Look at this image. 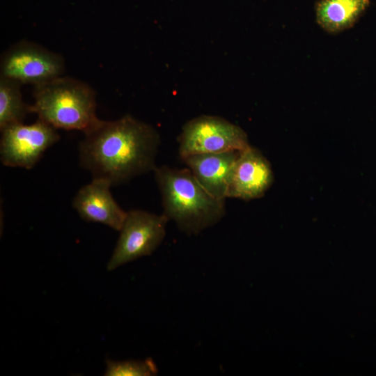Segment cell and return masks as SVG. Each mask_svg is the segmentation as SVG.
Here are the masks:
<instances>
[{
  "instance_id": "cell-1",
  "label": "cell",
  "mask_w": 376,
  "mask_h": 376,
  "mask_svg": "<svg viewBox=\"0 0 376 376\" xmlns=\"http://www.w3.org/2000/svg\"><path fill=\"white\" fill-rule=\"evenodd\" d=\"M84 133L79 162L93 178L118 185L157 167L159 133L130 115L110 121L98 119Z\"/></svg>"
},
{
  "instance_id": "cell-10",
  "label": "cell",
  "mask_w": 376,
  "mask_h": 376,
  "mask_svg": "<svg viewBox=\"0 0 376 376\" xmlns=\"http://www.w3.org/2000/svg\"><path fill=\"white\" fill-rule=\"evenodd\" d=\"M240 152L231 150L196 154L182 159L209 194L225 201L232 171Z\"/></svg>"
},
{
  "instance_id": "cell-7",
  "label": "cell",
  "mask_w": 376,
  "mask_h": 376,
  "mask_svg": "<svg viewBox=\"0 0 376 376\" xmlns=\"http://www.w3.org/2000/svg\"><path fill=\"white\" fill-rule=\"evenodd\" d=\"M56 130L40 118L30 125L17 123L1 130V163L7 166L31 169L45 151L60 139Z\"/></svg>"
},
{
  "instance_id": "cell-8",
  "label": "cell",
  "mask_w": 376,
  "mask_h": 376,
  "mask_svg": "<svg viewBox=\"0 0 376 376\" xmlns=\"http://www.w3.org/2000/svg\"><path fill=\"white\" fill-rule=\"evenodd\" d=\"M274 181L268 160L251 147L240 151L230 178L227 198L251 200L262 197Z\"/></svg>"
},
{
  "instance_id": "cell-2",
  "label": "cell",
  "mask_w": 376,
  "mask_h": 376,
  "mask_svg": "<svg viewBox=\"0 0 376 376\" xmlns=\"http://www.w3.org/2000/svg\"><path fill=\"white\" fill-rule=\"evenodd\" d=\"M163 214L187 234H198L218 223L226 214L225 201L209 194L189 169L156 167Z\"/></svg>"
},
{
  "instance_id": "cell-11",
  "label": "cell",
  "mask_w": 376,
  "mask_h": 376,
  "mask_svg": "<svg viewBox=\"0 0 376 376\" xmlns=\"http://www.w3.org/2000/svg\"><path fill=\"white\" fill-rule=\"evenodd\" d=\"M370 3V0H319L315 6L318 25L330 33L351 28Z\"/></svg>"
},
{
  "instance_id": "cell-9",
  "label": "cell",
  "mask_w": 376,
  "mask_h": 376,
  "mask_svg": "<svg viewBox=\"0 0 376 376\" xmlns=\"http://www.w3.org/2000/svg\"><path fill=\"white\" fill-rule=\"evenodd\" d=\"M111 184L106 180L93 178L82 187L73 199L72 205L87 221L100 223L120 230L127 216L113 198Z\"/></svg>"
},
{
  "instance_id": "cell-12",
  "label": "cell",
  "mask_w": 376,
  "mask_h": 376,
  "mask_svg": "<svg viewBox=\"0 0 376 376\" xmlns=\"http://www.w3.org/2000/svg\"><path fill=\"white\" fill-rule=\"evenodd\" d=\"M19 82L0 76V130L7 126L23 123L31 111V105L26 104L21 93Z\"/></svg>"
},
{
  "instance_id": "cell-13",
  "label": "cell",
  "mask_w": 376,
  "mask_h": 376,
  "mask_svg": "<svg viewBox=\"0 0 376 376\" xmlns=\"http://www.w3.org/2000/svg\"><path fill=\"white\" fill-rule=\"evenodd\" d=\"M158 370L155 362L148 358L145 360L116 361L107 360L106 376H151Z\"/></svg>"
},
{
  "instance_id": "cell-4",
  "label": "cell",
  "mask_w": 376,
  "mask_h": 376,
  "mask_svg": "<svg viewBox=\"0 0 376 376\" xmlns=\"http://www.w3.org/2000/svg\"><path fill=\"white\" fill-rule=\"evenodd\" d=\"M181 159L202 153L242 151L250 146L245 132L218 116H201L188 121L178 137Z\"/></svg>"
},
{
  "instance_id": "cell-6",
  "label": "cell",
  "mask_w": 376,
  "mask_h": 376,
  "mask_svg": "<svg viewBox=\"0 0 376 376\" xmlns=\"http://www.w3.org/2000/svg\"><path fill=\"white\" fill-rule=\"evenodd\" d=\"M64 68L61 54L36 43L21 41L2 54L0 76L35 86L62 76Z\"/></svg>"
},
{
  "instance_id": "cell-5",
  "label": "cell",
  "mask_w": 376,
  "mask_h": 376,
  "mask_svg": "<svg viewBox=\"0 0 376 376\" xmlns=\"http://www.w3.org/2000/svg\"><path fill=\"white\" fill-rule=\"evenodd\" d=\"M168 221L164 214L157 215L141 210L127 212L107 269L111 271L151 255L165 237Z\"/></svg>"
},
{
  "instance_id": "cell-3",
  "label": "cell",
  "mask_w": 376,
  "mask_h": 376,
  "mask_svg": "<svg viewBox=\"0 0 376 376\" xmlns=\"http://www.w3.org/2000/svg\"><path fill=\"white\" fill-rule=\"evenodd\" d=\"M33 96L31 113L56 129L84 132L99 119L95 91L76 79L62 75L35 86Z\"/></svg>"
}]
</instances>
